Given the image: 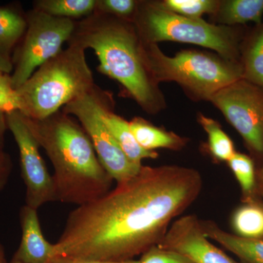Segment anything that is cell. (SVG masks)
<instances>
[{
	"instance_id": "obj_11",
	"label": "cell",
	"mask_w": 263,
	"mask_h": 263,
	"mask_svg": "<svg viewBox=\"0 0 263 263\" xmlns=\"http://www.w3.org/2000/svg\"><path fill=\"white\" fill-rule=\"evenodd\" d=\"M157 246L182 254L194 263H238L213 245L205 234L201 220L193 214L173 221Z\"/></svg>"
},
{
	"instance_id": "obj_6",
	"label": "cell",
	"mask_w": 263,
	"mask_h": 263,
	"mask_svg": "<svg viewBox=\"0 0 263 263\" xmlns=\"http://www.w3.org/2000/svg\"><path fill=\"white\" fill-rule=\"evenodd\" d=\"M132 22L144 42L157 44L174 41L197 45L214 50L226 60L238 62V35L233 27L183 16L154 1H138Z\"/></svg>"
},
{
	"instance_id": "obj_5",
	"label": "cell",
	"mask_w": 263,
	"mask_h": 263,
	"mask_svg": "<svg viewBox=\"0 0 263 263\" xmlns=\"http://www.w3.org/2000/svg\"><path fill=\"white\" fill-rule=\"evenodd\" d=\"M143 43L145 61L156 82H176L194 99L209 101L219 90L243 79L238 62L189 50L168 57L158 45Z\"/></svg>"
},
{
	"instance_id": "obj_8",
	"label": "cell",
	"mask_w": 263,
	"mask_h": 263,
	"mask_svg": "<svg viewBox=\"0 0 263 263\" xmlns=\"http://www.w3.org/2000/svg\"><path fill=\"white\" fill-rule=\"evenodd\" d=\"M111 96L95 86L62 109L75 116L89 136L99 160L114 181L121 183L136 176L142 166L133 164L118 145L103 121V110Z\"/></svg>"
},
{
	"instance_id": "obj_25",
	"label": "cell",
	"mask_w": 263,
	"mask_h": 263,
	"mask_svg": "<svg viewBox=\"0 0 263 263\" xmlns=\"http://www.w3.org/2000/svg\"><path fill=\"white\" fill-rule=\"evenodd\" d=\"M139 263H194L182 254L155 246L141 254Z\"/></svg>"
},
{
	"instance_id": "obj_31",
	"label": "cell",
	"mask_w": 263,
	"mask_h": 263,
	"mask_svg": "<svg viewBox=\"0 0 263 263\" xmlns=\"http://www.w3.org/2000/svg\"><path fill=\"white\" fill-rule=\"evenodd\" d=\"M0 263H20L12 260H10V262L7 261L6 257H5L4 248H3L1 242H0Z\"/></svg>"
},
{
	"instance_id": "obj_17",
	"label": "cell",
	"mask_w": 263,
	"mask_h": 263,
	"mask_svg": "<svg viewBox=\"0 0 263 263\" xmlns=\"http://www.w3.org/2000/svg\"><path fill=\"white\" fill-rule=\"evenodd\" d=\"M214 15L216 22L228 27L249 22L260 24L263 16V0L219 1Z\"/></svg>"
},
{
	"instance_id": "obj_22",
	"label": "cell",
	"mask_w": 263,
	"mask_h": 263,
	"mask_svg": "<svg viewBox=\"0 0 263 263\" xmlns=\"http://www.w3.org/2000/svg\"><path fill=\"white\" fill-rule=\"evenodd\" d=\"M228 163L239 183L245 202L253 200L254 193L257 186L253 160L245 154L235 152Z\"/></svg>"
},
{
	"instance_id": "obj_29",
	"label": "cell",
	"mask_w": 263,
	"mask_h": 263,
	"mask_svg": "<svg viewBox=\"0 0 263 263\" xmlns=\"http://www.w3.org/2000/svg\"><path fill=\"white\" fill-rule=\"evenodd\" d=\"M8 129L6 114L0 111V156L5 152L4 151L5 136V133Z\"/></svg>"
},
{
	"instance_id": "obj_12",
	"label": "cell",
	"mask_w": 263,
	"mask_h": 263,
	"mask_svg": "<svg viewBox=\"0 0 263 263\" xmlns=\"http://www.w3.org/2000/svg\"><path fill=\"white\" fill-rule=\"evenodd\" d=\"M22 238L12 261L20 263H49L54 257V243L45 238L37 210L25 205L19 212Z\"/></svg>"
},
{
	"instance_id": "obj_1",
	"label": "cell",
	"mask_w": 263,
	"mask_h": 263,
	"mask_svg": "<svg viewBox=\"0 0 263 263\" xmlns=\"http://www.w3.org/2000/svg\"><path fill=\"white\" fill-rule=\"evenodd\" d=\"M202 188L196 169L142 165L130 179L69 214L54 257L133 260L160 243Z\"/></svg>"
},
{
	"instance_id": "obj_23",
	"label": "cell",
	"mask_w": 263,
	"mask_h": 263,
	"mask_svg": "<svg viewBox=\"0 0 263 263\" xmlns=\"http://www.w3.org/2000/svg\"><path fill=\"white\" fill-rule=\"evenodd\" d=\"M170 11L192 18H201L203 14L214 15L219 7L216 0H165L160 2Z\"/></svg>"
},
{
	"instance_id": "obj_9",
	"label": "cell",
	"mask_w": 263,
	"mask_h": 263,
	"mask_svg": "<svg viewBox=\"0 0 263 263\" xmlns=\"http://www.w3.org/2000/svg\"><path fill=\"white\" fill-rule=\"evenodd\" d=\"M209 101L224 114L247 146L263 154V89L242 79L213 95Z\"/></svg>"
},
{
	"instance_id": "obj_16",
	"label": "cell",
	"mask_w": 263,
	"mask_h": 263,
	"mask_svg": "<svg viewBox=\"0 0 263 263\" xmlns=\"http://www.w3.org/2000/svg\"><path fill=\"white\" fill-rule=\"evenodd\" d=\"M129 127L138 144L148 151L157 148L181 150L187 143V139L156 127L141 117H136L129 122Z\"/></svg>"
},
{
	"instance_id": "obj_13",
	"label": "cell",
	"mask_w": 263,
	"mask_h": 263,
	"mask_svg": "<svg viewBox=\"0 0 263 263\" xmlns=\"http://www.w3.org/2000/svg\"><path fill=\"white\" fill-rule=\"evenodd\" d=\"M210 240L235 254L241 263H263V238H245L228 233L212 221H201Z\"/></svg>"
},
{
	"instance_id": "obj_24",
	"label": "cell",
	"mask_w": 263,
	"mask_h": 263,
	"mask_svg": "<svg viewBox=\"0 0 263 263\" xmlns=\"http://www.w3.org/2000/svg\"><path fill=\"white\" fill-rule=\"evenodd\" d=\"M138 4L136 0H96L94 13L133 22Z\"/></svg>"
},
{
	"instance_id": "obj_7",
	"label": "cell",
	"mask_w": 263,
	"mask_h": 263,
	"mask_svg": "<svg viewBox=\"0 0 263 263\" xmlns=\"http://www.w3.org/2000/svg\"><path fill=\"white\" fill-rule=\"evenodd\" d=\"M27 28L12 57V84L18 89L43 64L62 51L76 27V21L60 18L34 9L26 13Z\"/></svg>"
},
{
	"instance_id": "obj_32",
	"label": "cell",
	"mask_w": 263,
	"mask_h": 263,
	"mask_svg": "<svg viewBox=\"0 0 263 263\" xmlns=\"http://www.w3.org/2000/svg\"><path fill=\"white\" fill-rule=\"evenodd\" d=\"M258 190L259 193L263 196V167L259 171V176H258Z\"/></svg>"
},
{
	"instance_id": "obj_10",
	"label": "cell",
	"mask_w": 263,
	"mask_h": 263,
	"mask_svg": "<svg viewBox=\"0 0 263 263\" xmlns=\"http://www.w3.org/2000/svg\"><path fill=\"white\" fill-rule=\"evenodd\" d=\"M6 118L8 129L18 148L21 174L26 186L25 205L37 210L44 204L56 201L53 177L23 114L18 110H13L6 114Z\"/></svg>"
},
{
	"instance_id": "obj_15",
	"label": "cell",
	"mask_w": 263,
	"mask_h": 263,
	"mask_svg": "<svg viewBox=\"0 0 263 263\" xmlns=\"http://www.w3.org/2000/svg\"><path fill=\"white\" fill-rule=\"evenodd\" d=\"M27 28V15L15 4L0 7V55L12 60Z\"/></svg>"
},
{
	"instance_id": "obj_3",
	"label": "cell",
	"mask_w": 263,
	"mask_h": 263,
	"mask_svg": "<svg viewBox=\"0 0 263 263\" xmlns=\"http://www.w3.org/2000/svg\"><path fill=\"white\" fill-rule=\"evenodd\" d=\"M68 43L92 49L99 72L119 82L144 111L155 114L164 108L163 95L147 67L143 41L133 22L94 13L76 21Z\"/></svg>"
},
{
	"instance_id": "obj_27",
	"label": "cell",
	"mask_w": 263,
	"mask_h": 263,
	"mask_svg": "<svg viewBox=\"0 0 263 263\" xmlns=\"http://www.w3.org/2000/svg\"><path fill=\"white\" fill-rule=\"evenodd\" d=\"M13 170V162L11 157L5 152L0 156V192L4 190L9 181L10 175Z\"/></svg>"
},
{
	"instance_id": "obj_21",
	"label": "cell",
	"mask_w": 263,
	"mask_h": 263,
	"mask_svg": "<svg viewBox=\"0 0 263 263\" xmlns=\"http://www.w3.org/2000/svg\"><path fill=\"white\" fill-rule=\"evenodd\" d=\"M241 66L243 79L263 89V27L251 40Z\"/></svg>"
},
{
	"instance_id": "obj_18",
	"label": "cell",
	"mask_w": 263,
	"mask_h": 263,
	"mask_svg": "<svg viewBox=\"0 0 263 263\" xmlns=\"http://www.w3.org/2000/svg\"><path fill=\"white\" fill-rule=\"evenodd\" d=\"M235 235L245 238H263V205L255 200L237 208L231 217Z\"/></svg>"
},
{
	"instance_id": "obj_26",
	"label": "cell",
	"mask_w": 263,
	"mask_h": 263,
	"mask_svg": "<svg viewBox=\"0 0 263 263\" xmlns=\"http://www.w3.org/2000/svg\"><path fill=\"white\" fill-rule=\"evenodd\" d=\"M18 110L16 91L12 84L10 74L0 70V111L5 114Z\"/></svg>"
},
{
	"instance_id": "obj_30",
	"label": "cell",
	"mask_w": 263,
	"mask_h": 263,
	"mask_svg": "<svg viewBox=\"0 0 263 263\" xmlns=\"http://www.w3.org/2000/svg\"><path fill=\"white\" fill-rule=\"evenodd\" d=\"M0 70L5 72V73L11 75L13 70V65L12 60L5 58L4 57L0 55Z\"/></svg>"
},
{
	"instance_id": "obj_19",
	"label": "cell",
	"mask_w": 263,
	"mask_h": 263,
	"mask_svg": "<svg viewBox=\"0 0 263 263\" xmlns=\"http://www.w3.org/2000/svg\"><path fill=\"white\" fill-rule=\"evenodd\" d=\"M33 8L60 18L83 19L94 13L96 0H37Z\"/></svg>"
},
{
	"instance_id": "obj_28",
	"label": "cell",
	"mask_w": 263,
	"mask_h": 263,
	"mask_svg": "<svg viewBox=\"0 0 263 263\" xmlns=\"http://www.w3.org/2000/svg\"><path fill=\"white\" fill-rule=\"evenodd\" d=\"M49 263H139L138 259L124 261V262H107L95 259L70 258V257H54Z\"/></svg>"
},
{
	"instance_id": "obj_20",
	"label": "cell",
	"mask_w": 263,
	"mask_h": 263,
	"mask_svg": "<svg viewBox=\"0 0 263 263\" xmlns=\"http://www.w3.org/2000/svg\"><path fill=\"white\" fill-rule=\"evenodd\" d=\"M197 120L208 135V145L211 155L216 160L228 162L235 155L233 141L224 133L219 122L212 118L198 114Z\"/></svg>"
},
{
	"instance_id": "obj_2",
	"label": "cell",
	"mask_w": 263,
	"mask_h": 263,
	"mask_svg": "<svg viewBox=\"0 0 263 263\" xmlns=\"http://www.w3.org/2000/svg\"><path fill=\"white\" fill-rule=\"evenodd\" d=\"M24 117L53 164L56 201L81 206L111 190L113 178L99 160L84 128L70 115L60 110L39 120Z\"/></svg>"
},
{
	"instance_id": "obj_14",
	"label": "cell",
	"mask_w": 263,
	"mask_h": 263,
	"mask_svg": "<svg viewBox=\"0 0 263 263\" xmlns=\"http://www.w3.org/2000/svg\"><path fill=\"white\" fill-rule=\"evenodd\" d=\"M111 103H113L112 98L104 106L103 121L127 158L133 164L142 166V160L144 159H155L158 157V153L155 151L144 149L138 144L132 133L129 122L114 113Z\"/></svg>"
},
{
	"instance_id": "obj_4",
	"label": "cell",
	"mask_w": 263,
	"mask_h": 263,
	"mask_svg": "<svg viewBox=\"0 0 263 263\" xmlns=\"http://www.w3.org/2000/svg\"><path fill=\"white\" fill-rule=\"evenodd\" d=\"M84 48L68 47L39 67L15 89L18 110L32 119L53 115L96 86Z\"/></svg>"
}]
</instances>
